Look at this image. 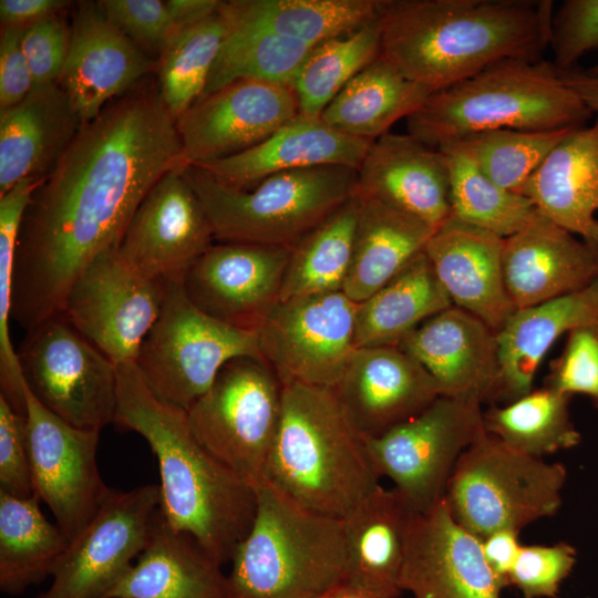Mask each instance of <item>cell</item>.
Masks as SVG:
<instances>
[{
    "label": "cell",
    "mask_w": 598,
    "mask_h": 598,
    "mask_svg": "<svg viewBox=\"0 0 598 598\" xmlns=\"http://www.w3.org/2000/svg\"><path fill=\"white\" fill-rule=\"evenodd\" d=\"M183 171L175 120L144 83L84 123L34 189L17 244L12 320L27 331L60 315L70 288L116 248L143 198Z\"/></svg>",
    "instance_id": "cell-1"
},
{
    "label": "cell",
    "mask_w": 598,
    "mask_h": 598,
    "mask_svg": "<svg viewBox=\"0 0 598 598\" xmlns=\"http://www.w3.org/2000/svg\"><path fill=\"white\" fill-rule=\"evenodd\" d=\"M550 0H380V56L432 92L503 60L540 61Z\"/></svg>",
    "instance_id": "cell-2"
},
{
    "label": "cell",
    "mask_w": 598,
    "mask_h": 598,
    "mask_svg": "<svg viewBox=\"0 0 598 598\" xmlns=\"http://www.w3.org/2000/svg\"><path fill=\"white\" fill-rule=\"evenodd\" d=\"M114 423L142 435L156 456L161 514L220 566L230 563L256 514V488L210 454L186 411L159 399L135 362L117 364Z\"/></svg>",
    "instance_id": "cell-3"
},
{
    "label": "cell",
    "mask_w": 598,
    "mask_h": 598,
    "mask_svg": "<svg viewBox=\"0 0 598 598\" xmlns=\"http://www.w3.org/2000/svg\"><path fill=\"white\" fill-rule=\"evenodd\" d=\"M380 476L332 389L289 383L264 481L313 513L344 519Z\"/></svg>",
    "instance_id": "cell-4"
},
{
    "label": "cell",
    "mask_w": 598,
    "mask_h": 598,
    "mask_svg": "<svg viewBox=\"0 0 598 598\" xmlns=\"http://www.w3.org/2000/svg\"><path fill=\"white\" fill-rule=\"evenodd\" d=\"M591 115L553 62L509 59L431 93L406 125L410 135L439 148L491 130L579 127Z\"/></svg>",
    "instance_id": "cell-5"
},
{
    "label": "cell",
    "mask_w": 598,
    "mask_h": 598,
    "mask_svg": "<svg viewBox=\"0 0 598 598\" xmlns=\"http://www.w3.org/2000/svg\"><path fill=\"white\" fill-rule=\"evenodd\" d=\"M230 560V598H316L346 579L342 520L308 511L266 481Z\"/></svg>",
    "instance_id": "cell-6"
},
{
    "label": "cell",
    "mask_w": 598,
    "mask_h": 598,
    "mask_svg": "<svg viewBox=\"0 0 598 598\" xmlns=\"http://www.w3.org/2000/svg\"><path fill=\"white\" fill-rule=\"evenodd\" d=\"M183 175L219 243L292 248L355 195V168L328 165L270 175L249 188L226 185L197 166Z\"/></svg>",
    "instance_id": "cell-7"
},
{
    "label": "cell",
    "mask_w": 598,
    "mask_h": 598,
    "mask_svg": "<svg viewBox=\"0 0 598 598\" xmlns=\"http://www.w3.org/2000/svg\"><path fill=\"white\" fill-rule=\"evenodd\" d=\"M567 470L518 452L485 432L460 456L444 499L452 516L483 539L555 515Z\"/></svg>",
    "instance_id": "cell-8"
},
{
    "label": "cell",
    "mask_w": 598,
    "mask_h": 598,
    "mask_svg": "<svg viewBox=\"0 0 598 598\" xmlns=\"http://www.w3.org/2000/svg\"><path fill=\"white\" fill-rule=\"evenodd\" d=\"M244 355L262 358L258 331L208 316L188 299L183 281H172L135 363L159 399L186 411L228 361Z\"/></svg>",
    "instance_id": "cell-9"
},
{
    "label": "cell",
    "mask_w": 598,
    "mask_h": 598,
    "mask_svg": "<svg viewBox=\"0 0 598 598\" xmlns=\"http://www.w3.org/2000/svg\"><path fill=\"white\" fill-rule=\"evenodd\" d=\"M283 385L256 357H238L186 410L198 442L255 488L264 481L282 411Z\"/></svg>",
    "instance_id": "cell-10"
},
{
    "label": "cell",
    "mask_w": 598,
    "mask_h": 598,
    "mask_svg": "<svg viewBox=\"0 0 598 598\" xmlns=\"http://www.w3.org/2000/svg\"><path fill=\"white\" fill-rule=\"evenodd\" d=\"M477 401L439 396L425 410L374 437H362L378 475L415 513L440 503L462 455L486 431Z\"/></svg>",
    "instance_id": "cell-11"
},
{
    "label": "cell",
    "mask_w": 598,
    "mask_h": 598,
    "mask_svg": "<svg viewBox=\"0 0 598 598\" xmlns=\"http://www.w3.org/2000/svg\"><path fill=\"white\" fill-rule=\"evenodd\" d=\"M18 357L28 388L56 416L99 432L114 423L117 364L63 315L28 331Z\"/></svg>",
    "instance_id": "cell-12"
},
{
    "label": "cell",
    "mask_w": 598,
    "mask_h": 598,
    "mask_svg": "<svg viewBox=\"0 0 598 598\" xmlns=\"http://www.w3.org/2000/svg\"><path fill=\"white\" fill-rule=\"evenodd\" d=\"M358 303L343 291L280 300L258 330L262 359L282 385L333 389L354 350Z\"/></svg>",
    "instance_id": "cell-13"
},
{
    "label": "cell",
    "mask_w": 598,
    "mask_h": 598,
    "mask_svg": "<svg viewBox=\"0 0 598 598\" xmlns=\"http://www.w3.org/2000/svg\"><path fill=\"white\" fill-rule=\"evenodd\" d=\"M165 283L111 248L69 290L61 315L114 363L135 362L162 308Z\"/></svg>",
    "instance_id": "cell-14"
},
{
    "label": "cell",
    "mask_w": 598,
    "mask_h": 598,
    "mask_svg": "<svg viewBox=\"0 0 598 598\" xmlns=\"http://www.w3.org/2000/svg\"><path fill=\"white\" fill-rule=\"evenodd\" d=\"M159 485L112 489L96 515L70 542L38 598H104L146 547L159 516Z\"/></svg>",
    "instance_id": "cell-15"
},
{
    "label": "cell",
    "mask_w": 598,
    "mask_h": 598,
    "mask_svg": "<svg viewBox=\"0 0 598 598\" xmlns=\"http://www.w3.org/2000/svg\"><path fill=\"white\" fill-rule=\"evenodd\" d=\"M25 422L34 494L71 542L112 491L96 463L100 432L75 427L56 416L27 383Z\"/></svg>",
    "instance_id": "cell-16"
},
{
    "label": "cell",
    "mask_w": 598,
    "mask_h": 598,
    "mask_svg": "<svg viewBox=\"0 0 598 598\" xmlns=\"http://www.w3.org/2000/svg\"><path fill=\"white\" fill-rule=\"evenodd\" d=\"M300 114L292 86L239 80L202 96L175 122L182 168L246 151Z\"/></svg>",
    "instance_id": "cell-17"
},
{
    "label": "cell",
    "mask_w": 598,
    "mask_h": 598,
    "mask_svg": "<svg viewBox=\"0 0 598 598\" xmlns=\"http://www.w3.org/2000/svg\"><path fill=\"white\" fill-rule=\"evenodd\" d=\"M290 248L246 244L212 245L188 269V299L208 316L258 331L280 301Z\"/></svg>",
    "instance_id": "cell-18"
},
{
    "label": "cell",
    "mask_w": 598,
    "mask_h": 598,
    "mask_svg": "<svg viewBox=\"0 0 598 598\" xmlns=\"http://www.w3.org/2000/svg\"><path fill=\"white\" fill-rule=\"evenodd\" d=\"M213 239L202 202L183 173L172 169L143 198L117 248L140 271L166 283L183 281Z\"/></svg>",
    "instance_id": "cell-19"
},
{
    "label": "cell",
    "mask_w": 598,
    "mask_h": 598,
    "mask_svg": "<svg viewBox=\"0 0 598 598\" xmlns=\"http://www.w3.org/2000/svg\"><path fill=\"white\" fill-rule=\"evenodd\" d=\"M507 582L488 566L482 539L460 525L443 498L414 514L401 588L414 598H501Z\"/></svg>",
    "instance_id": "cell-20"
},
{
    "label": "cell",
    "mask_w": 598,
    "mask_h": 598,
    "mask_svg": "<svg viewBox=\"0 0 598 598\" xmlns=\"http://www.w3.org/2000/svg\"><path fill=\"white\" fill-rule=\"evenodd\" d=\"M70 28L58 85L84 124L97 117L110 101L143 82L154 62L107 18L97 1L79 2Z\"/></svg>",
    "instance_id": "cell-21"
},
{
    "label": "cell",
    "mask_w": 598,
    "mask_h": 598,
    "mask_svg": "<svg viewBox=\"0 0 598 598\" xmlns=\"http://www.w3.org/2000/svg\"><path fill=\"white\" fill-rule=\"evenodd\" d=\"M332 390L361 437L385 433L441 396L434 379L399 346L357 348Z\"/></svg>",
    "instance_id": "cell-22"
},
{
    "label": "cell",
    "mask_w": 598,
    "mask_h": 598,
    "mask_svg": "<svg viewBox=\"0 0 598 598\" xmlns=\"http://www.w3.org/2000/svg\"><path fill=\"white\" fill-rule=\"evenodd\" d=\"M399 347L434 379L443 396L495 401L499 382L496 332L451 306L425 320Z\"/></svg>",
    "instance_id": "cell-23"
},
{
    "label": "cell",
    "mask_w": 598,
    "mask_h": 598,
    "mask_svg": "<svg viewBox=\"0 0 598 598\" xmlns=\"http://www.w3.org/2000/svg\"><path fill=\"white\" fill-rule=\"evenodd\" d=\"M357 173V195L375 198L435 230L451 216L447 156L409 133H386L373 141Z\"/></svg>",
    "instance_id": "cell-24"
},
{
    "label": "cell",
    "mask_w": 598,
    "mask_h": 598,
    "mask_svg": "<svg viewBox=\"0 0 598 598\" xmlns=\"http://www.w3.org/2000/svg\"><path fill=\"white\" fill-rule=\"evenodd\" d=\"M504 281L515 309L578 291L598 278L592 248L537 210L504 238Z\"/></svg>",
    "instance_id": "cell-25"
},
{
    "label": "cell",
    "mask_w": 598,
    "mask_h": 598,
    "mask_svg": "<svg viewBox=\"0 0 598 598\" xmlns=\"http://www.w3.org/2000/svg\"><path fill=\"white\" fill-rule=\"evenodd\" d=\"M503 244L504 238L450 216L424 249L452 303L495 332L516 310L504 281Z\"/></svg>",
    "instance_id": "cell-26"
},
{
    "label": "cell",
    "mask_w": 598,
    "mask_h": 598,
    "mask_svg": "<svg viewBox=\"0 0 598 598\" xmlns=\"http://www.w3.org/2000/svg\"><path fill=\"white\" fill-rule=\"evenodd\" d=\"M371 144L336 131L320 117L299 114L257 145L197 167L226 185L249 188L287 171L328 165L358 169Z\"/></svg>",
    "instance_id": "cell-27"
},
{
    "label": "cell",
    "mask_w": 598,
    "mask_h": 598,
    "mask_svg": "<svg viewBox=\"0 0 598 598\" xmlns=\"http://www.w3.org/2000/svg\"><path fill=\"white\" fill-rule=\"evenodd\" d=\"M553 223L590 244L598 233V118L573 127L519 190Z\"/></svg>",
    "instance_id": "cell-28"
},
{
    "label": "cell",
    "mask_w": 598,
    "mask_h": 598,
    "mask_svg": "<svg viewBox=\"0 0 598 598\" xmlns=\"http://www.w3.org/2000/svg\"><path fill=\"white\" fill-rule=\"evenodd\" d=\"M598 319V278L587 287L516 309L496 332L499 382L496 400L509 403L530 391L545 354L557 339Z\"/></svg>",
    "instance_id": "cell-29"
},
{
    "label": "cell",
    "mask_w": 598,
    "mask_h": 598,
    "mask_svg": "<svg viewBox=\"0 0 598 598\" xmlns=\"http://www.w3.org/2000/svg\"><path fill=\"white\" fill-rule=\"evenodd\" d=\"M82 125L58 83L0 110V196L23 179H42Z\"/></svg>",
    "instance_id": "cell-30"
},
{
    "label": "cell",
    "mask_w": 598,
    "mask_h": 598,
    "mask_svg": "<svg viewBox=\"0 0 598 598\" xmlns=\"http://www.w3.org/2000/svg\"><path fill=\"white\" fill-rule=\"evenodd\" d=\"M414 512L394 488L378 485L344 519L346 579L398 598Z\"/></svg>",
    "instance_id": "cell-31"
},
{
    "label": "cell",
    "mask_w": 598,
    "mask_h": 598,
    "mask_svg": "<svg viewBox=\"0 0 598 598\" xmlns=\"http://www.w3.org/2000/svg\"><path fill=\"white\" fill-rule=\"evenodd\" d=\"M104 598H230L228 578L194 538L171 528L161 509L150 540Z\"/></svg>",
    "instance_id": "cell-32"
},
{
    "label": "cell",
    "mask_w": 598,
    "mask_h": 598,
    "mask_svg": "<svg viewBox=\"0 0 598 598\" xmlns=\"http://www.w3.org/2000/svg\"><path fill=\"white\" fill-rule=\"evenodd\" d=\"M355 196L353 256L342 291L360 303L424 251L435 229L375 198Z\"/></svg>",
    "instance_id": "cell-33"
},
{
    "label": "cell",
    "mask_w": 598,
    "mask_h": 598,
    "mask_svg": "<svg viewBox=\"0 0 598 598\" xmlns=\"http://www.w3.org/2000/svg\"><path fill=\"white\" fill-rule=\"evenodd\" d=\"M431 93L379 55L336 95L320 118L340 133L373 142L417 111Z\"/></svg>",
    "instance_id": "cell-34"
},
{
    "label": "cell",
    "mask_w": 598,
    "mask_h": 598,
    "mask_svg": "<svg viewBox=\"0 0 598 598\" xmlns=\"http://www.w3.org/2000/svg\"><path fill=\"white\" fill-rule=\"evenodd\" d=\"M453 306L422 251L358 303L354 347L399 346L425 320Z\"/></svg>",
    "instance_id": "cell-35"
},
{
    "label": "cell",
    "mask_w": 598,
    "mask_h": 598,
    "mask_svg": "<svg viewBox=\"0 0 598 598\" xmlns=\"http://www.w3.org/2000/svg\"><path fill=\"white\" fill-rule=\"evenodd\" d=\"M380 0H228V25L245 27L311 45L348 34L378 17Z\"/></svg>",
    "instance_id": "cell-36"
},
{
    "label": "cell",
    "mask_w": 598,
    "mask_h": 598,
    "mask_svg": "<svg viewBox=\"0 0 598 598\" xmlns=\"http://www.w3.org/2000/svg\"><path fill=\"white\" fill-rule=\"evenodd\" d=\"M33 495L0 491V589L16 596L52 576L70 539L50 523Z\"/></svg>",
    "instance_id": "cell-37"
},
{
    "label": "cell",
    "mask_w": 598,
    "mask_h": 598,
    "mask_svg": "<svg viewBox=\"0 0 598 598\" xmlns=\"http://www.w3.org/2000/svg\"><path fill=\"white\" fill-rule=\"evenodd\" d=\"M357 217L354 195L291 248L280 300L343 290L353 256Z\"/></svg>",
    "instance_id": "cell-38"
},
{
    "label": "cell",
    "mask_w": 598,
    "mask_h": 598,
    "mask_svg": "<svg viewBox=\"0 0 598 598\" xmlns=\"http://www.w3.org/2000/svg\"><path fill=\"white\" fill-rule=\"evenodd\" d=\"M570 395L549 386L483 412L484 429L509 447L543 457L575 447L580 433L569 416Z\"/></svg>",
    "instance_id": "cell-39"
},
{
    "label": "cell",
    "mask_w": 598,
    "mask_h": 598,
    "mask_svg": "<svg viewBox=\"0 0 598 598\" xmlns=\"http://www.w3.org/2000/svg\"><path fill=\"white\" fill-rule=\"evenodd\" d=\"M226 25L227 33L202 96L239 80L292 86L301 64L315 47L262 30Z\"/></svg>",
    "instance_id": "cell-40"
},
{
    "label": "cell",
    "mask_w": 598,
    "mask_h": 598,
    "mask_svg": "<svg viewBox=\"0 0 598 598\" xmlns=\"http://www.w3.org/2000/svg\"><path fill=\"white\" fill-rule=\"evenodd\" d=\"M379 54L378 17L348 34L315 45L292 83L300 114L320 117L336 95Z\"/></svg>",
    "instance_id": "cell-41"
},
{
    "label": "cell",
    "mask_w": 598,
    "mask_h": 598,
    "mask_svg": "<svg viewBox=\"0 0 598 598\" xmlns=\"http://www.w3.org/2000/svg\"><path fill=\"white\" fill-rule=\"evenodd\" d=\"M226 33L218 7L209 17L177 32L159 54L157 85L175 122L203 95Z\"/></svg>",
    "instance_id": "cell-42"
},
{
    "label": "cell",
    "mask_w": 598,
    "mask_h": 598,
    "mask_svg": "<svg viewBox=\"0 0 598 598\" xmlns=\"http://www.w3.org/2000/svg\"><path fill=\"white\" fill-rule=\"evenodd\" d=\"M437 150L448 161L452 217L507 238L522 229L536 213L528 198L493 183L461 152L451 147Z\"/></svg>",
    "instance_id": "cell-43"
},
{
    "label": "cell",
    "mask_w": 598,
    "mask_h": 598,
    "mask_svg": "<svg viewBox=\"0 0 598 598\" xmlns=\"http://www.w3.org/2000/svg\"><path fill=\"white\" fill-rule=\"evenodd\" d=\"M570 128L573 127L553 131L491 130L441 147L461 152L493 183L519 194L529 176Z\"/></svg>",
    "instance_id": "cell-44"
},
{
    "label": "cell",
    "mask_w": 598,
    "mask_h": 598,
    "mask_svg": "<svg viewBox=\"0 0 598 598\" xmlns=\"http://www.w3.org/2000/svg\"><path fill=\"white\" fill-rule=\"evenodd\" d=\"M41 179H23L0 196V384L1 395L25 413V380L10 338L12 285L22 218Z\"/></svg>",
    "instance_id": "cell-45"
},
{
    "label": "cell",
    "mask_w": 598,
    "mask_h": 598,
    "mask_svg": "<svg viewBox=\"0 0 598 598\" xmlns=\"http://www.w3.org/2000/svg\"><path fill=\"white\" fill-rule=\"evenodd\" d=\"M576 549L567 543L555 545H522L511 570L508 585L524 598L556 597L561 582L576 564Z\"/></svg>",
    "instance_id": "cell-46"
},
{
    "label": "cell",
    "mask_w": 598,
    "mask_h": 598,
    "mask_svg": "<svg viewBox=\"0 0 598 598\" xmlns=\"http://www.w3.org/2000/svg\"><path fill=\"white\" fill-rule=\"evenodd\" d=\"M547 386L573 395H588L598 406V330L595 324L568 332L560 357L551 363Z\"/></svg>",
    "instance_id": "cell-47"
},
{
    "label": "cell",
    "mask_w": 598,
    "mask_h": 598,
    "mask_svg": "<svg viewBox=\"0 0 598 598\" xmlns=\"http://www.w3.org/2000/svg\"><path fill=\"white\" fill-rule=\"evenodd\" d=\"M553 64L575 68L587 52L598 49V0H566L553 14L550 41Z\"/></svg>",
    "instance_id": "cell-48"
},
{
    "label": "cell",
    "mask_w": 598,
    "mask_h": 598,
    "mask_svg": "<svg viewBox=\"0 0 598 598\" xmlns=\"http://www.w3.org/2000/svg\"><path fill=\"white\" fill-rule=\"evenodd\" d=\"M107 18L143 51L163 52L176 34L166 1L102 0L97 1Z\"/></svg>",
    "instance_id": "cell-49"
},
{
    "label": "cell",
    "mask_w": 598,
    "mask_h": 598,
    "mask_svg": "<svg viewBox=\"0 0 598 598\" xmlns=\"http://www.w3.org/2000/svg\"><path fill=\"white\" fill-rule=\"evenodd\" d=\"M71 28L59 13L23 29L21 45L33 87L56 84L64 66Z\"/></svg>",
    "instance_id": "cell-50"
},
{
    "label": "cell",
    "mask_w": 598,
    "mask_h": 598,
    "mask_svg": "<svg viewBox=\"0 0 598 598\" xmlns=\"http://www.w3.org/2000/svg\"><path fill=\"white\" fill-rule=\"evenodd\" d=\"M0 491L21 497L35 495L25 415L17 412L1 394Z\"/></svg>",
    "instance_id": "cell-51"
},
{
    "label": "cell",
    "mask_w": 598,
    "mask_h": 598,
    "mask_svg": "<svg viewBox=\"0 0 598 598\" xmlns=\"http://www.w3.org/2000/svg\"><path fill=\"white\" fill-rule=\"evenodd\" d=\"M23 29L3 28L0 34V110L20 103L33 89V80L24 58Z\"/></svg>",
    "instance_id": "cell-52"
},
{
    "label": "cell",
    "mask_w": 598,
    "mask_h": 598,
    "mask_svg": "<svg viewBox=\"0 0 598 598\" xmlns=\"http://www.w3.org/2000/svg\"><path fill=\"white\" fill-rule=\"evenodd\" d=\"M70 3L65 0H1V29H25L47 17L60 13Z\"/></svg>",
    "instance_id": "cell-53"
},
{
    "label": "cell",
    "mask_w": 598,
    "mask_h": 598,
    "mask_svg": "<svg viewBox=\"0 0 598 598\" xmlns=\"http://www.w3.org/2000/svg\"><path fill=\"white\" fill-rule=\"evenodd\" d=\"M520 547L518 533L511 529L496 530L482 539V550L488 566L507 585V577L514 567Z\"/></svg>",
    "instance_id": "cell-54"
},
{
    "label": "cell",
    "mask_w": 598,
    "mask_h": 598,
    "mask_svg": "<svg viewBox=\"0 0 598 598\" xmlns=\"http://www.w3.org/2000/svg\"><path fill=\"white\" fill-rule=\"evenodd\" d=\"M557 74L560 80L581 100V102L598 115V70L589 68L587 70L569 69L559 70Z\"/></svg>",
    "instance_id": "cell-55"
},
{
    "label": "cell",
    "mask_w": 598,
    "mask_h": 598,
    "mask_svg": "<svg viewBox=\"0 0 598 598\" xmlns=\"http://www.w3.org/2000/svg\"><path fill=\"white\" fill-rule=\"evenodd\" d=\"M219 0H167L176 33L189 28L213 14L219 7Z\"/></svg>",
    "instance_id": "cell-56"
},
{
    "label": "cell",
    "mask_w": 598,
    "mask_h": 598,
    "mask_svg": "<svg viewBox=\"0 0 598 598\" xmlns=\"http://www.w3.org/2000/svg\"><path fill=\"white\" fill-rule=\"evenodd\" d=\"M316 598H382L362 587L343 580Z\"/></svg>",
    "instance_id": "cell-57"
},
{
    "label": "cell",
    "mask_w": 598,
    "mask_h": 598,
    "mask_svg": "<svg viewBox=\"0 0 598 598\" xmlns=\"http://www.w3.org/2000/svg\"><path fill=\"white\" fill-rule=\"evenodd\" d=\"M586 244H587V243H586ZM588 245L592 248V250L595 251V254H596V256H597V258H598V233H597V236H596L595 240L591 241V243L588 244Z\"/></svg>",
    "instance_id": "cell-58"
},
{
    "label": "cell",
    "mask_w": 598,
    "mask_h": 598,
    "mask_svg": "<svg viewBox=\"0 0 598 598\" xmlns=\"http://www.w3.org/2000/svg\"><path fill=\"white\" fill-rule=\"evenodd\" d=\"M595 326H596V328H597V330H598V319H597V321H596Z\"/></svg>",
    "instance_id": "cell-59"
},
{
    "label": "cell",
    "mask_w": 598,
    "mask_h": 598,
    "mask_svg": "<svg viewBox=\"0 0 598 598\" xmlns=\"http://www.w3.org/2000/svg\"><path fill=\"white\" fill-rule=\"evenodd\" d=\"M594 68L598 70V65H595Z\"/></svg>",
    "instance_id": "cell-60"
}]
</instances>
